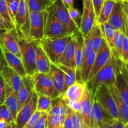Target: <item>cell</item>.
<instances>
[{
    "mask_svg": "<svg viewBox=\"0 0 128 128\" xmlns=\"http://www.w3.org/2000/svg\"><path fill=\"white\" fill-rule=\"evenodd\" d=\"M93 98L108 114L114 119L119 120L118 109L108 86L104 85H100L96 90Z\"/></svg>",
    "mask_w": 128,
    "mask_h": 128,
    "instance_id": "5",
    "label": "cell"
},
{
    "mask_svg": "<svg viewBox=\"0 0 128 128\" xmlns=\"http://www.w3.org/2000/svg\"><path fill=\"white\" fill-rule=\"evenodd\" d=\"M62 1L67 8L74 6V0H62Z\"/></svg>",
    "mask_w": 128,
    "mask_h": 128,
    "instance_id": "53",
    "label": "cell"
},
{
    "mask_svg": "<svg viewBox=\"0 0 128 128\" xmlns=\"http://www.w3.org/2000/svg\"><path fill=\"white\" fill-rule=\"evenodd\" d=\"M0 76L5 84L11 87L14 91L18 93L22 86V77L8 66L1 58L0 63Z\"/></svg>",
    "mask_w": 128,
    "mask_h": 128,
    "instance_id": "12",
    "label": "cell"
},
{
    "mask_svg": "<svg viewBox=\"0 0 128 128\" xmlns=\"http://www.w3.org/2000/svg\"><path fill=\"white\" fill-rule=\"evenodd\" d=\"M47 74L54 85L55 90L54 99L58 97L63 93L64 86V76L63 72L58 67L57 65L51 62L50 70Z\"/></svg>",
    "mask_w": 128,
    "mask_h": 128,
    "instance_id": "19",
    "label": "cell"
},
{
    "mask_svg": "<svg viewBox=\"0 0 128 128\" xmlns=\"http://www.w3.org/2000/svg\"><path fill=\"white\" fill-rule=\"evenodd\" d=\"M114 124H115V122L114 123V124H111V125H108V126L106 127V128H114Z\"/></svg>",
    "mask_w": 128,
    "mask_h": 128,
    "instance_id": "55",
    "label": "cell"
},
{
    "mask_svg": "<svg viewBox=\"0 0 128 128\" xmlns=\"http://www.w3.org/2000/svg\"><path fill=\"white\" fill-rule=\"evenodd\" d=\"M72 34L67 26L55 17L50 6L44 11V37H62Z\"/></svg>",
    "mask_w": 128,
    "mask_h": 128,
    "instance_id": "4",
    "label": "cell"
},
{
    "mask_svg": "<svg viewBox=\"0 0 128 128\" xmlns=\"http://www.w3.org/2000/svg\"><path fill=\"white\" fill-rule=\"evenodd\" d=\"M38 94L33 91L30 100L18 110L14 120L15 128H23L31 115L36 110Z\"/></svg>",
    "mask_w": 128,
    "mask_h": 128,
    "instance_id": "10",
    "label": "cell"
},
{
    "mask_svg": "<svg viewBox=\"0 0 128 128\" xmlns=\"http://www.w3.org/2000/svg\"><path fill=\"white\" fill-rule=\"evenodd\" d=\"M30 12V30L28 37L40 41L44 37V11Z\"/></svg>",
    "mask_w": 128,
    "mask_h": 128,
    "instance_id": "11",
    "label": "cell"
},
{
    "mask_svg": "<svg viewBox=\"0 0 128 128\" xmlns=\"http://www.w3.org/2000/svg\"><path fill=\"white\" fill-rule=\"evenodd\" d=\"M14 122L8 123L4 120H0V128H10Z\"/></svg>",
    "mask_w": 128,
    "mask_h": 128,
    "instance_id": "52",
    "label": "cell"
},
{
    "mask_svg": "<svg viewBox=\"0 0 128 128\" xmlns=\"http://www.w3.org/2000/svg\"><path fill=\"white\" fill-rule=\"evenodd\" d=\"M128 63L117 60L114 85L124 101L128 104Z\"/></svg>",
    "mask_w": 128,
    "mask_h": 128,
    "instance_id": "8",
    "label": "cell"
},
{
    "mask_svg": "<svg viewBox=\"0 0 128 128\" xmlns=\"http://www.w3.org/2000/svg\"><path fill=\"white\" fill-rule=\"evenodd\" d=\"M75 39V59H76V82L80 80V69L83 61L84 36L81 31H78L73 34Z\"/></svg>",
    "mask_w": 128,
    "mask_h": 128,
    "instance_id": "24",
    "label": "cell"
},
{
    "mask_svg": "<svg viewBox=\"0 0 128 128\" xmlns=\"http://www.w3.org/2000/svg\"><path fill=\"white\" fill-rule=\"evenodd\" d=\"M29 11H45L52 2V0H26Z\"/></svg>",
    "mask_w": 128,
    "mask_h": 128,
    "instance_id": "32",
    "label": "cell"
},
{
    "mask_svg": "<svg viewBox=\"0 0 128 128\" xmlns=\"http://www.w3.org/2000/svg\"></svg>",
    "mask_w": 128,
    "mask_h": 128,
    "instance_id": "62",
    "label": "cell"
},
{
    "mask_svg": "<svg viewBox=\"0 0 128 128\" xmlns=\"http://www.w3.org/2000/svg\"><path fill=\"white\" fill-rule=\"evenodd\" d=\"M115 1H119V2H128V0H114Z\"/></svg>",
    "mask_w": 128,
    "mask_h": 128,
    "instance_id": "56",
    "label": "cell"
},
{
    "mask_svg": "<svg viewBox=\"0 0 128 128\" xmlns=\"http://www.w3.org/2000/svg\"><path fill=\"white\" fill-rule=\"evenodd\" d=\"M48 114L47 112H41L33 128H47L48 125Z\"/></svg>",
    "mask_w": 128,
    "mask_h": 128,
    "instance_id": "43",
    "label": "cell"
},
{
    "mask_svg": "<svg viewBox=\"0 0 128 128\" xmlns=\"http://www.w3.org/2000/svg\"><path fill=\"white\" fill-rule=\"evenodd\" d=\"M92 31L88 35L84 36L83 43V60L87 58L90 53L93 51L92 49Z\"/></svg>",
    "mask_w": 128,
    "mask_h": 128,
    "instance_id": "39",
    "label": "cell"
},
{
    "mask_svg": "<svg viewBox=\"0 0 128 128\" xmlns=\"http://www.w3.org/2000/svg\"><path fill=\"white\" fill-rule=\"evenodd\" d=\"M50 59L38 44L36 50V73L48 74L50 70Z\"/></svg>",
    "mask_w": 128,
    "mask_h": 128,
    "instance_id": "27",
    "label": "cell"
},
{
    "mask_svg": "<svg viewBox=\"0 0 128 128\" xmlns=\"http://www.w3.org/2000/svg\"><path fill=\"white\" fill-rule=\"evenodd\" d=\"M67 108L68 106L66 103L61 99L60 97H58L52 99V105L48 114L50 115H66Z\"/></svg>",
    "mask_w": 128,
    "mask_h": 128,
    "instance_id": "33",
    "label": "cell"
},
{
    "mask_svg": "<svg viewBox=\"0 0 128 128\" xmlns=\"http://www.w3.org/2000/svg\"><path fill=\"white\" fill-rule=\"evenodd\" d=\"M116 66L117 60L111 53V58L108 63L99 70L91 80L86 83V89L93 97L100 85H104L108 87L114 84Z\"/></svg>",
    "mask_w": 128,
    "mask_h": 128,
    "instance_id": "1",
    "label": "cell"
},
{
    "mask_svg": "<svg viewBox=\"0 0 128 128\" xmlns=\"http://www.w3.org/2000/svg\"><path fill=\"white\" fill-rule=\"evenodd\" d=\"M111 58V50L106 43V40L103 38L101 47L96 52L94 61L89 75L88 81L91 80L99 70L103 68L108 63Z\"/></svg>",
    "mask_w": 128,
    "mask_h": 128,
    "instance_id": "13",
    "label": "cell"
},
{
    "mask_svg": "<svg viewBox=\"0 0 128 128\" xmlns=\"http://www.w3.org/2000/svg\"><path fill=\"white\" fill-rule=\"evenodd\" d=\"M0 50L1 58L4 62L12 70L18 73L21 77L26 76V72L24 69L21 58L18 57L4 48H0Z\"/></svg>",
    "mask_w": 128,
    "mask_h": 128,
    "instance_id": "20",
    "label": "cell"
},
{
    "mask_svg": "<svg viewBox=\"0 0 128 128\" xmlns=\"http://www.w3.org/2000/svg\"><path fill=\"white\" fill-rule=\"evenodd\" d=\"M62 128H65L64 127H63V125H62Z\"/></svg>",
    "mask_w": 128,
    "mask_h": 128,
    "instance_id": "61",
    "label": "cell"
},
{
    "mask_svg": "<svg viewBox=\"0 0 128 128\" xmlns=\"http://www.w3.org/2000/svg\"><path fill=\"white\" fill-rule=\"evenodd\" d=\"M39 44L30 37L19 36L21 59L26 75H31L36 73V50Z\"/></svg>",
    "mask_w": 128,
    "mask_h": 128,
    "instance_id": "2",
    "label": "cell"
},
{
    "mask_svg": "<svg viewBox=\"0 0 128 128\" xmlns=\"http://www.w3.org/2000/svg\"><path fill=\"white\" fill-rule=\"evenodd\" d=\"M124 35L118 30H116L114 38L113 48L111 50V53L115 59L122 61V46ZM123 62V61H122Z\"/></svg>",
    "mask_w": 128,
    "mask_h": 128,
    "instance_id": "31",
    "label": "cell"
},
{
    "mask_svg": "<svg viewBox=\"0 0 128 128\" xmlns=\"http://www.w3.org/2000/svg\"><path fill=\"white\" fill-rule=\"evenodd\" d=\"M59 128H62V126H61V127H59Z\"/></svg>",
    "mask_w": 128,
    "mask_h": 128,
    "instance_id": "60",
    "label": "cell"
},
{
    "mask_svg": "<svg viewBox=\"0 0 128 128\" xmlns=\"http://www.w3.org/2000/svg\"><path fill=\"white\" fill-rule=\"evenodd\" d=\"M86 90V84L76 82L60 97L65 103H79L83 99Z\"/></svg>",
    "mask_w": 128,
    "mask_h": 128,
    "instance_id": "15",
    "label": "cell"
},
{
    "mask_svg": "<svg viewBox=\"0 0 128 128\" xmlns=\"http://www.w3.org/2000/svg\"><path fill=\"white\" fill-rule=\"evenodd\" d=\"M52 105L51 97L44 95H38L36 110L41 112H48Z\"/></svg>",
    "mask_w": 128,
    "mask_h": 128,
    "instance_id": "36",
    "label": "cell"
},
{
    "mask_svg": "<svg viewBox=\"0 0 128 128\" xmlns=\"http://www.w3.org/2000/svg\"><path fill=\"white\" fill-rule=\"evenodd\" d=\"M82 3H83V6H90L92 4L91 0H82Z\"/></svg>",
    "mask_w": 128,
    "mask_h": 128,
    "instance_id": "54",
    "label": "cell"
},
{
    "mask_svg": "<svg viewBox=\"0 0 128 128\" xmlns=\"http://www.w3.org/2000/svg\"><path fill=\"white\" fill-rule=\"evenodd\" d=\"M6 96L4 104L6 105L11 112L14 121L15 120L18 112V92L13 90L9 85L5 84Z\"/></svg>",
    "mask_w": 128,
    "mask_h": 128,
    "instance_id": "26",
    "label": "cell"
},
{
    "mask_svg": "<svg viewBox=\"0 0 128 128\" xmlns=\"http://www.w3.org/2000/svg\"><path fill=\"white\" fill-rule=\"evenodd\" d=\"M104 1V0H91V3H92V6H93L96 19H97L98 16H99V14L101 11Z\"/></svg>",
    "mask_w": 128,
    "mask_h": 128,
    "instance_id": "48",
    "label": "cell"
},
{
    "mask_svg": "<svg viewBox=\"0 0 128 128\" xmlns=\"http://www.w3.org/2000/svg\"><path fill=\"white\" fill-rule=\"evenodd\" d=\"M96 25V17L92 5L83 6V12L81 15L80 30L83 36L91 32Z\"/></svg>",
    "mask_w": 128,
    "mask_h": 128,
    "instance_id": "17",
    "label": "cell"
},
{
    "mask_svg": "<svg viewBox=\"0 0 128 128\" xmlns=\"http://www.w3.org/2000/svg\"><path fill=\"white\" fill-rule=\"evenodd\" d=\"M114 3V0H104L99 16L96 19V25H102L108 21Z\"/></svg>",
    "mask_w": 128,
    "mask_h": 128,
    "instance_id": "29",
    "label": "cell"
},
{
    "mask_svg": "<svg viewBox=\"0 0 128 128\" xmlns=\"http://www.w3.org/2000/svg\"><path fill=\"white\" fill-rule=\"evenodd\" d=\"M5 1H6L7 3H10V2H11V1H13V0H5Z\"/></svg>",
    "mask_w": 128,
    "mask_h": 128,
    "instance_id": "58",
    "label": "cell"
},
{
    "mask_svg": "<svg viewBox=\"0 0 128 128\" xmlns=\"http://www.w3.org/2000/svg\"><path fill=\"white\" fill-rule=\"evenodd\" d=\"M6 96V90H5V83L3 79L0 76V105L4 104Z\"/></svg>",
    "mask_w": 128,
    "mask_h": 128,
    "instance_id": "49",
    "label": "cell"
},
{
    "mask_svg": "<svg viewBox=\"0 0 128 128\" xmlns=\"http://www.w3.org/2000/svg\"><path fill=\"white\" fill-rule=\"evenodd\" d=\"M19 2L20 0H13L10 3H7L8 8V12L11 20L14 23V19L16 15V12L18 11L19 6Z\"/></svg>",
    "mask_w": 128,
    "mask_h": 128,
    "instance_id": "42",
    "label": "cell"
},
{
    "mask_svg": "<svg viewBox=\"0 0 128 128\" xmlns=\"http://www.w3.org/2000/svg\"><path fill=\"white\" fill-rule=\"evenodd\" d=\"M51 8L55 17L67 26L72 33L80 31V28L70 18L67 8L62 0H52Z\"/></svg>",
    "mask_w": 128,
    "mask_h": 128,
    "instance_id": "9",
    "label": "cell"
},
{
    "mask_svg": "<svg viewBox=\"0 0 128 128\" xmlns=\"http://www.w3.org/2000/svg\"><path fill=\"white\" fill-rule=\"evenodd\" d=\"M22 86L18 93V110L30 100L33 92V80L31 75H26L22 77Z\"/></svg>",
    "mask_w": 128,
    "mask_h": 128,
    "instance_id": "21",
    "label": "cell"
},
{
    "mask_svg": "<svg viewBox=\"0 0 128 128\" xmlns=\"http://www.w3.org/2000/svg\"><path fill=\"white\" fill-rule=\"evenodd\" d=\"M72 35L62 37H43L39 41V45L50 61L52 63H58Z\"/></svg>",
    "mask_w": 128,
    "mask_h": 128,
    "instance_id": "3",
    "label": "cell"
},
{
    "mask_svg": "<svg viewBox=\"0 0 128 128\" xmlns=\"http://www.w3.org/2000/svg\"><path fill=\"white\" fill-rule=\"evenodd\" d=\"M6 31V27H5L4 23V21L2 20V17L0 15V37L2 35V34L3 33H4L5 31ZM0 44H1V42H0Z\"/></svg>",
    "mask_w": 128,
    "mask_h": 128,
    "instance_id": "51",
    "label": "cell"
},
{
    "mask_svg": "<svg viewBox=\"0 0 128 128\" xmlns=\"http://www.w3.org/2000/svg\"><path fill=\"white\" fill-rule=\"evenodd\" d=\"M41 112L36 110V111L33 113V114L31 115V117L30 118V119L28 120V122H26V124H25V125L24 126L23 128H33L35 124H36L37 120H38L39 117H40V115H41Z\"/></svg>",
    "mask_w": 128,
    "mask_h": 128,
    "instance_id": "45",
    "label": "cell"
},
{
    "mask_svg": "<svg viewBox=\"0 0 128 128\" xmlns=\"http://www.w3.org/2000/svg\"><path fill=\"white\" fill-rule=\"evenodd\" d=\"M1 58L0 57V63H1Z\"/></svg>",
    "mask_w": 128,
    "mask_h": 128,
    "instance_id": "59",
    "label": "cell"
},
{
    "mask_svg": "<svg viewBox=\"0 0 128 128\" xmlns=\"http://www.w3.org/2000/svg\"><path fill=\"white\" fill-rule=\"evenodd\" d=\"M65 115H48L47 128H59L63 125Z\"/></svg>",
    "mask_w": 128,
    "mask_h": 128,
    "instance_id": "38",
    "label": "cell"
},
{
    "mask_svg": "<svg viewBox=\"0 0 128 128\" xmlns=\"http://www.w3.org/2000/svg\"><path fill=\"white\" fill-rule=\"evenodd\" d=\"M122 61L125 63H128V35H124L122 46Z\"/></svg>",
    "mask_w": 128,
    "mask_h": 128,
    "instance_id": "44",
    "label": "cell"
},
{
    "mask_svg": "<svg viewBox=\"0 0 128 128\" xmlns=\"http://www.w3.org/2000/svg\"><path fill=\"white\" fill-rule=\"evenodd\" d=\"M93 109L97 128H106L108 125L114 124L116 121V119L108 114L94 99L93 100Z\"/></svg>",
    "mask_w": 128,
    "mask_h": 128,
    "instance_id": "23",
    "label": "cell"
},
{
    "mask_svg": "<svg viewBox=\"0 0 128 128\" xmlns=\"http://www.w3.org/2000/svg\"><path fill=\"white\" fill-rule=\"evenodd\" d=\"M55 65H57L58 67L61 69L64 74V86L63 89L64 93L69 87H70L76 82V70L74 69L68 67H66L60 63H56Z\"/></svg>",
    "mask_w": 128,
    "mask_h": 128,
    "instance_id": "30",
    "label": "cell"
},
{
    "mask_svg": "<svg viewBox=\"0 0 128 128\" xmlns=\"http://www.w3.org/2000/svg\"><path fill=\"white\" fill-rule=\"evenodd\" d=\"M10 128H15V124H14V122L13 123V124H12V125H11V127Z\"/></svg>",
    "mask_w": 128,
    "mask_h": 128,
    "instance_id": "57",
    "label": "cell"
},
{
    "mask_svg": "<svg viewBox=\"0 0 128 128\" xmlns=\"http://www.w3.org/2000/svg\"><path fill=\"white\" fill-rule=\"evenodd\" d=\"M102 31L100 25H96L92 31V49L93 51L97 52L102 45L103 40Z\"/></svg>",
    "mask_w": 128,
    "mask_h": 128,
    "instance_id": "37",
    "label": "cell"
},
{
    "mask_svg": "<svg viewBox=\"0 0 128 128\" xmlns=\"http://www.w3.org/2000/svg\"><path fill=\"white\" fill-rule=\"evenodd\" d=\"M58 63L61 64L68 67L76 70V59H75V39L74 35L71 36L68 43L62 56Z\"/></svg>",
    "mask_w": 128,
    "mask_h": 128,
    "instance_id": "25",
    "label": "cell"
},
{
    "mask_svg": "<svg viewBox=\"0 0 128 128\" xmlns=\"http://www.w3.org/2000/svg\"><path fill=\"white\" fill-rule=\"evenodd\" d=\"M114 100L119 112V120L124 124H128V104H126L119 93L114 84L108 87Z\"/></svg>",
    "mask_w": 128,
    "mask_h": 128,
    "instance_id": "22",
    "label": "cell"
},
{
    "mask_svg": "<svg viewBox=\"0 0 128 128\" xmlns=\"http://www.w3.org/2000/svg\"><path fill=\"white\" fill-rule=\"evenodd\" d=\"M0 15L2 17L6 30L15 28L13 21L9 14L7 2L5 0H0Z\"/></svg>",
    "mask_w": 128,
    "mask_h": 128,
    "instance_id": "35",
    "label": "cell"
},
{
    "mask_svg": "<svg viewBox=\"0 0 128 128\" xmlns=\"http://www.w3.org/2000/svg\"><path fill=\"white\" fill-rule=\"evenodd\" d=\"M63 127L65 128H72V110L69 107L67 108V112L64 120Z\"/></svg>",
    "mask_w": 128,
    "mask_h": 128,
    "instance_id": "46",
    "label": "cell"
},
{
    "mask_svg": "<svg viewBox=\"0 0 128 128\" xmlns=\"http://www.w3.org/2000/svg\"><path fill=\"white\" fill-rule=\"evenodd\" d=\"M67 9L68 11L70 18L74 23L75 25L80 28V23H81V15H82L81 13H80V11L78 9L75 8L74 6L68 8Z\"/></svg>",
    "mask_w": 128,
    "mask_h": 128,
    "instance_id": "40",
    "label": "cell"
},
{
    "mask_svg": "<svg viewBox=\"0 0 128 128\" xmlns=\"http://www.w3.org/2000/svg\"><path fill=\"white\" fill-rule=\"evenodd\" d=\"M33 80V91L38 95H44L54 99V85L47 74L35 73L32 75Z\"/></svg>",
    "mask_w": 128,
    "mask_h": 128,
    "instance_id": "7",
    "label": "cell"
},
{
    "mask_svg": "<svg viewBox=\"0 0 128 128\" xmlns=\"http://www.w3.org/2000/svg\"><path fill=\"white\" fill-rule=\"evenodd\" d=\"M96 53L92 51L90 55L87 56L84 60H83L80 69V80L81 82L86 84L88 80V77L90 74Z\"/></svg>",
    "mask_w": 128,
    "mask_h": 128,
    "instance_id": "28",
    "label": "cell"
},
{
    "mask_svg": "<svg viewBox=\"0 0 128 128\" xmlns=\"http://www.w3.org/2000/svg\"><path fill=\"white\" fill-rule=\"evenodd\" d=\"M114 128H128V124H124L120 120L115 121Z\"/></svg>",
    "mask_w": 128,
    "mask_h": 128,
    "instance_id": "50",
    "label": "cell"
},
{
    "mask_svg": "<svg viewBox=\"0 0 128 128\" xmlns=\"http://www.w3.org/2000/svg\"><path fill=\"white\" fill-rule=\"evenodd\" d=\"M108 22L112 25L116 30L123 35H128V26H126L124 19L122 2L115 1L110 17Z\"/></svg>",
    "mask_w": 128,
    "mask_h": 128,
    "instance_id": "16",
    "label": "cell"
},
{
    "mask_svg": "<svg viewBox=\"0 0 128 128\" xmlns=\"http://www.w3.org/2000/svg\"><path fill=\"white\" fill-rule=\"evenodd\" d=\"M0 120H4L8 123L14 122L11 112L4 104L0 105Z\"/></svg>",
    "mask_w": 128,
    "mask_h": 128,
    "instance_id": "41",
    "label": "cell"
},
{
    "mask_svg": "<svg viewBox=\"0 0 128 128\" xmlns=\"http://www.w3.org/2000/svg\"><path fill=\"white\" fill-rule=\"evenodd\" d=\"M99 25L101 28L103 38L106 40V43L108 45L111 50H112V48H113L114 38L116 30L112 25H110L108 22H106L105 23L102 24V25Z\"/></svg>",
    "mask_w": 128,
    "mask_h": 128,
    "instance_id": "34",
    "label": "cell"
},
{
    "mask_svg": "<svg viewBox=\"0 0 128 128\" xmlns=\"http://www.w3.org/2000/svg\"><path fill=\"white\" fill-rule=\"evenodd\" d=\"M0 48H4L21 58L19 36L16 28L6 30L0 37Z\"/></svg>",
    "mask_w": 128,
    "mask_h": 128,
    "instance_id": "14",
    "label": "cell"
},
{
    "mask_svg": "<svg viewBox=\"0 0 128 128\" xmlns=\"http://www.w3.org/2000/svg\"><path fill=\"white\" fill-rule=\"evenodd\" d=\"M14 25L18 36L28 37L30 12L26 0H20L18 9L14 19Z\"/></svg>",
    "mask_w": 128,
    "mask_h": 128,
    "instance_id": "6",
    "label": "cell"
},
{
    "mask_svg": "<svg viewBox=\"0 0 128 128\" xmlns=\"http://www.w3.org/2000/svg\"><path fill=\"white\" fill-rule=\"evenodd\" d=\"M93 95L86 89L83 99L81 102V110L79 112L83 128H90V115L93 107Z\"/></svg>",
    "mask_w": 128,
    "mask_h": 128,
    "instance_id": "18",
    "label": "cell"
},
{
    "mask_svg": "<svg viewBox=\"0 0 128 128\" xmlns=\"http://www.w3.org/2000/svg\"><path fill=\"white\" fill-rule=\"evenodd\" d=\"M72 128H83L80 114L72 110Z\"/></svg>",
    "mask_w": 128,
    "mask_h": 128,
    "instance_id": "47",
    "label": "cell"
}]
</instances>
